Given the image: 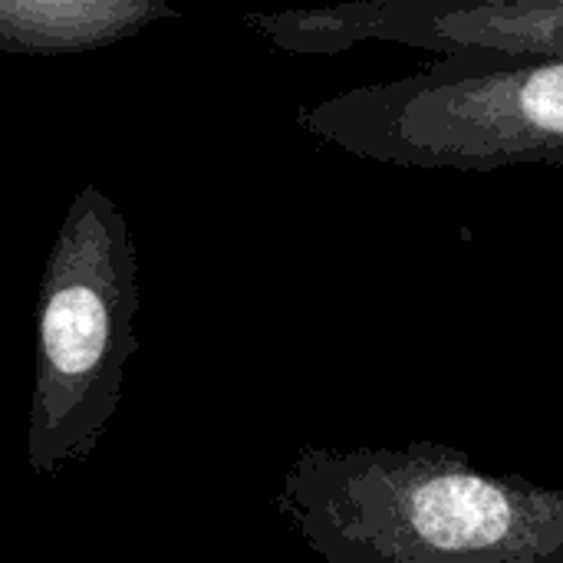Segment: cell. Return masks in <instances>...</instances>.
<instances>
[{
    "label": "cell",
    "instance_id": "cell-1",
    "mask_svg": "<svg viewBox=\"0 0 563 563\" xmlns=\"http://www.w3.org/2000/svg\"><path fill=\"white\" fill-rule=\"evenodd\" d=\"M277 511L327 563H563V488L439 442L303 449Z\"/></svg>",
    "mask_w": 563,
    "mask_h": 563
},
{
    "label": "cell",
    "instance_id": "cell-2",
    "mask_svg": "<svg viewBox=\"0 0 563 563\" xmlns=\"http://www.w3.org/2000/svg\"><path fill=\"white\" fill-rule=\"evenodd\" d=\"M139 264L129 221L96 185L73 195L33 307L26 465L59 478L86 462L122 399L135 353Z\"/></svg>",
    "mask_w": 563,
    "mask_h": 563
},
{
    "label": "cell",
    "instance_id": "cell-3",
    "mask_svg": "<svg viewBox=\"0 0 563 563\" xmlns=\"http://www.w3.org/2000/svg\"><path fill=\"white\" fill-rule=\"evenodd\" d=\"M300 122L393 165H563V59L452 53L426 73L333 96Z\"/></svg>",
    "mask_w": 563,
    "mask_h": 563
},
{
    "label": "cell",
    "instance_id": "cell-4",
    "mask_svg": "<svg viewBox=\"0 0 563 563\" xmlns=\"http://www.w3.org/2000/svg\"><path fill=\"white\" fill-rule=\"evenodd\" d=\"M389 40L452 53L563 59V0H393Z\"/></svg>",
    "mask_w": 563,
    "mask_h": 563
},
{
    "label": "cell",
    "instance_id": "cell-5",
    "mask_svg": "<svg viewBox=\"0 0 563 563\" xmlns=\"http://www.w3.org/2000/svg\"><path fill=\"white\" fill-rule=\"evenodd\" d=\"M172 10L142 0H0V53H79L139 33Z\"/></svg>",
    "mask_w": 563,
    "mask_h": 563
}]
</instances>
